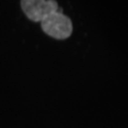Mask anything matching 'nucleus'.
Listing matches in <instances>:
<instances>
[{
	"label": "nucleus",
	"instance_id": "nucleus-1",
	"mask_svg": "<svg viewBox=\"0 0 128 128\" xmlns=\"http://www.w3.org/2000/svg\"><path fill=\"white\" fill-rule=\"evenodd\" d=\"M43 30L56 39H66L72 33V23L70 19L62 12H56L41 22Z\"/></svg>",
	"mask_w": 128,
	"mask_h": 128
},
{
	"label": "nucleus",
	"instance_id": "nucleus-2",
	"mask_svg": "<svg viewBox=\"0 0 128 128\" xmlns=\"http://www.w3.org/2000/svg\"><path fill=\"white\" fill-rule=\"evenodd\" d=\"M21 7L28 17L35 22L44 21L58 10L57 2L52 0H23Z\"/></svg>",
	"mask_w": 128,
	"mask_h": 128
}]
</instances>
